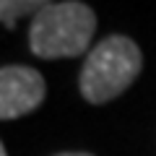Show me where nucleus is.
<instances>
[{
	"instance_id": "obj_1",
	"label": "nucleus",
	"mask_w": 156,
	"mask_h": 156,
	"mask_svg": "<svg viewBox=\"0 0 156 156\" xmlns=\"http://www.w3.org/2000/svg\"><path fill=\"white\" fill-rule=\"evenodd\" d=\"M96 16L81 0H62L42 8L29 23V50L42 60L78 57L91 52Z\"/></svg>"
},
{
	"instance_id": "obj_2",
	"label": "nucleus",
	"mask_w": 156,
	"mask_h": 156,
	"mask_svg": "<svg viewBox=\"0 0 156 156\" xmlns=\"http://www.w3.org/2000/svg\"><path fill=\"white\" fill-rule=\"evenodd\" d=\"M140 68H143V55L130 37L125 34L104 37L91 47L81 68L78 76L81 96L89 104H107L122 91H128L130 83H135Z\"/></svg>"
},
{
	"instance_id": "obj_3",
	"label": "nucleus",
	"mask_w": 156,
	"mask_h": 156,
	"mask_svg": "<svg viewBox=\"0 0 156 156\" xmlns=\"http://www.w3.org/2000/svg\"><path fill=\"white\" fill-rule=\"evenodd\" d=\"M47 96L44 76L29 65H3L0 70V117L18 120L31 115Z\"/></svg>"
},
{
	"instance_id": "obj_4",
	"label": "nucleus",
	"mask_w": 156,
	"mask_h": 156,
	"mask_svg": "<svg viewBox=\"0 0 156 156\" xmlns=\"http://www.w3.org/2000/svg\"><path fill=\"white\" fill-rule=\"evenodd\" d=\"M52 0H0V21L5 29H16L21 16H37Z\"/></svg>"
},
{
	"instance_id": "obj_5",
	"label": "nucleus",
	"mask_w": 156,
	"mask_h": 156,
	"mask_svg": "<svg viewBox=\"0 0 156 156\" xmlns=\"http://www.w3.org/2000/svg\"><path fill=\"white\" fill-rule=\"evenodd\" d=\"M55 156H94V154H86V151H62V154H55Z\"/></svg>"
},
{
	"instance_id": "obj_6",
	"label": "nucleus",
	"mask_w": 156,
	"mask_h": 156,
	"mask_svg": "<svg viewBox=\"0 0 156 156\" xmlns=\"http://www.w3.org/2000/svg\"><path fill=\"white\" fill-rule=\"evenodd\" d=\"M0 156H8V151H5V148H0Z\"/></svg>"
}]
</instances>
